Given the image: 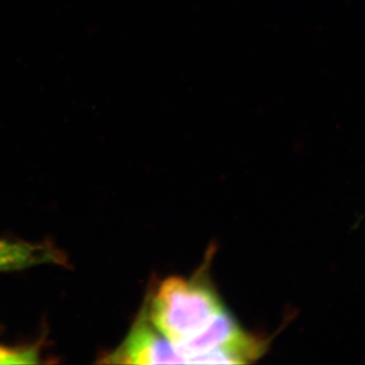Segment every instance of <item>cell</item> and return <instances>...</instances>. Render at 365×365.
<instances>
[{
  "label": "cell",
  "mask_w": 365,
  "mask_h": 365,
  "mask_svg": "<svg viewBox=\"0 0 365 365\" xmlns=\"http://www.w3.org/2000/svg\"><path fill=\"white\" fill-rule=\"evenodd\" d=\"M220 295L205 275L172 276L155 287L143 314L173 344L195 337L225 311Z\"/></svg>",
  "instance_id": "cell-1"
},
{
  "label": "cell",
  "mask_w": 365,
  "mask_h": 365,
  "mask_svg": "<svg viewBox=\"0 0 365 365\" xmlns=\"http://www.w3.org/2000/svg\"><path fill=\"white\" fill-rule=\"evenodd\" d=\"M174 345L184 364H249L266 349V341L246 332L227 309L195 337Z\"/></svg>",
  "instance_id": "cell-2"
},
{
  "label": "cell",
  "mask_w": 365,
  "mask_h": 365,
  "mask_svg": "<svg viewBox=\"0 0 365 365\" xmlns=\"http://www.w3.org/2000/svg\"><path fill=\"white\" fill-rule=\"evenodd\" d=\"M104 362L116 364H182V360L175 345L165 339L143 313L121 345L110 353Z\"/></svg>",
  "instance_id": "cell-3"
},
{
  "label": "cell",
  "mask_w": 365,
  "mask_h": 365,
  "mask_svg": "<svg viewBox=\"0 0 365 365\" xmlns=\"http://www.w3.org/2000/svg\"><path fill=\"white\" fill-rule=\"evenodd\" d=\"M63 254L50 244L0 239V272H11L44 265L63 264Z\"/></svg>",
  "instance_id": "cell-4"
},
{
  "label": "cell",
  "mask_w": 365,
  "mask_h": 365,
  "mask_svg": "<svg viewBox=\"0 0 365 365\" xmlns=\"http://www.w3.org/2000/svg\"><path fill=\"white\" fill-rule=\"evenodd\" d=\"M39 353L34 348H9L0 345V364H35Z\"/></svg>",
  "instance_id": "cell-5"
}]
</instances>
